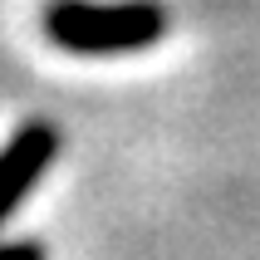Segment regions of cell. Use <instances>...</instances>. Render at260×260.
<instances>
[{"mask_svg":"<svg viewBox=\"0 0 260 260\" xmlns=\"http://www.w3.org/2000/svg\"><path fill=\"white\" fill-rule=\"evenodd\" d=\"M59 157V128L54 123H25L0 143V226L20 211V202L29 197V187L49 172V162Z\"/></svg>","mask_w":260,"mask_h":260,"instance_id":"2","label":"cell"},{"mask_svg":"<svg viewBox=\"0 0 260 260\" xmlns=\"http://www.w3.org/2000/svg\"><path fill=\"white\" fill-rule=\"evenodd\" d=\"M0 260H44L35 241H0Z\"/></svg>","mask_w":260,"mask_h":260,"instance_id":"3","label":"cell"},{"mask_svg":"<svg viewBox=\"0 0 260 260\" xmlns=\"http://www.w3.org/2000/svg\"><path fill=\"white\" fill-rule=\"evenodd\" d=\"M167 25L172 15L157 0H49L40 15L44 40L88 59L152 49L167 35Z\"/></svg>","mask_w":260,"mask_h":260,"instance_id":"1","label":"cell"}]
</instances>
